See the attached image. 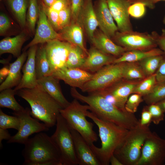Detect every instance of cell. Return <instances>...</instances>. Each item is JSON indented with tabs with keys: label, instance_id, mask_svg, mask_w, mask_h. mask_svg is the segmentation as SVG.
<instances>
[{
	"label": "cell",
	"instance_id": "11",
	"mask_svg": "<svg viewBox=\"0 0 165 165\" xmlns=\"http://www.w3.org/2000/svg\"><path fill=\"white\" fill-rule=\"evenodd\" d=\"M31 110L26 108L21 111L13 113L14 116L18 117L20 120V126L17 133L7 141V143H19L24 144L32 134L43 131H47L49 128L43 123L31 117Z\"/></svg>",
	"mask_w": 165,
	"mask_h": 165
},
{
	"label": "cell",
	"instance_id": "39",
	"mask_svg": "<svg viewBox=\"0 0 165 165\" xmlns=\"http://www.w3.org/2000/svg\"><path fill=\"white\" fill-rule=\"evenodd\" d=\"M147 107L151 115L152 122L154 124L158 125L164 120V113L158 105L153 104L148 105Z\"/></svg>",
	"mask_w": 165,
	"mask_h": 165
},
{
	"label": "cell",
	"instance_id": "28",
	"mask_svg": "<svg viewBox=\"0 0 165 165\" xmlns=\"http://www.w3.org/2000/svg\"><path fill=\"white\" fill-rule=\"evenodd\" d=\"M35 68L37 79L52 74L45 45H42L38 47V46L35 57Z\"/></svg>",
	"mask_w": 165,
	"mask_h": 165
},
{
	"label": "cell",
	"instance_id": "50",
	"mask_svg": "<svg viewBox=\"0 0 165 165\" xmlns=\"http://www.w3.org/2000/svg\"><path fill=\"white\" fill-rule=\"evenodd\" d=\"M9 72V66H6L0 70V82L2 83L8 76Z\"/></svg>",
	"mask_w": 165,
	"mask_h": 165
},
{
	"label": "cell",
	"instance_id": "13",
	"mask_svg": "<svg viewBox=\"0 0 165 165\" xmlns=\"http://www.w3.org/2000/svg\"><path fill=\"white\" fill-rule=\"evenodd\" d=\"M72 45L68 42L58 39L46 43L45 46L47 57L52 73L66 67L67 61Z\"/></svg>",
	"mask_w": 165,
	"mask_h": 165
},
{
	"label": "cell",
	"instance_id": "10",
	"mask_svg": "<svg viewBox=\"0 0 165 165\" xmlns=\"http://www.w3.org/2000/svg\"><path fill=\"white\" fill-rule=\"evenodd\" d=\"M112 39L128 51L148 50L157 46L151 34L133 30L125 32L118 31Z\"/></svg>",
	"mask_w": 165,
	"mask_h": 165
},
{
	"label": "cell",
	"instance_id": "12",
	"mask_svg": "<svg viewBox=\"0 0 165 165\" xmlns=\"http://www.w3.org/2000/svg\"><path fill=\"white\" fill-rule=\"evenodd\" d=\"M122 79L104 90L97 92L119 108L126 111L125 108L126 103L140 81H131L123 79L124 80H122Z\"/></svg>",
	"mask_w": 165,
	"mask_h": 165
},
{
	"label": "cell",
	"instance_id": "43",
	"mask_svg": "<svg viewBox=\"0 0 165 165\" xmlns=\"http://www.w3.org/2000/svg\"><path fill=\"white\" fill-rule=\"evenodd\" d=\"M84 1L71 0L72 20L79 22V17L83 5Z\"/></svg>",
	"mask_w": 165,
	"mask_h": 165
},
{
	"label": "cell",
	"instance_id": "29",
	"mask_svg": "<svg viewBox=\"0 0 165 165\" xmlns=\"http://www.w3.org/2000/svg\"><path fill=\"white\" fill-rule=\"evenodd\" d=\"M138 62H124L123 79L129 81L139 82L147 77Z\"/></svg>",
	"mask_w": 165,
	"mask_h": 165
},
{
	"label": "cell",
	"instance_id": "22",
	"mask_svg": "<svg viewBox=\"0 0 165 165\" xmlns=\"http://www.w3.org/2000/svg\"><path fill=\"white\" fill-rule=\"evenodd\" d=\"M79 21L90 41L98 27L92 0H84Z\"/></svg>",
	"mask_w": 165,
	"mask_h": 165
},
{
	"label": "cell",
	"instance_id": "41",
	"mask_svg": "<svg viewBox=\"0 0 165 165\" xmlns=\"http://www.w3.org/2000/svg\"><path fill=\"white\" fill-rule=\"evenodd\" d=\"M50 23L56 31H60L59 12L50 9L43 4L42 6Z\"/></svg>",
	"mask_w": 165,
	"mask_h": 165
},
{
	"label": "cell",
	"instance_id": "30",
	"mask_svg": "<svg viewBox=\"0 0 165 165\" xmlns=\"http://www.w3.org/2000/svg\"><path fill=\"white\" fill-rule=\"evenodd\" d=\"M7 2L20 26L26 25L28 0H7Z\"/></svg>",
	"mask_w": 165,
	"mask_h": 165
},
{
	"label": "cell",
	"instance_id": "52",
	"mask_svg": "<svg viewBox=\"0 0 165 165\" xmlns=\"http://www.w3.org/2000/svg\"><path fill=\"white\" fill-rule=\"evenodd\" d=\"M110 164L111 165H123L122 163L114 154L110 158Z\"/></svg>",
	"mask_w": 165,
	"mask_h": 165
},
{
	"label": "cell",
	"instance_id": "26",
	"mask_svg": "<svg viewBox=\"0 0 165 165\" xmlns=\"http://www.w3.org/2000/svg\"><path fill=\"white\" fill-rule=\"evenodd\" d=\"M25 34L22 33L13 37H7L0 41V54L10 53L17 58L21 54V49L26 41Z\"/></svg>",
	"mask_w": 165,
	"mask_h": 165
},
{
	"label": "cell",
	"instance_id": "44",
	"mask_svg": "<svg viewBox=\"0 0 165 165\" xmlns=\"http://www.w3.org/2000/svg\"><path fill=\"white\" fill-rule=\"evenodd\" d=\"M151 34L155 39L159 48L165 53V29L162 30L160 34L156 31H153Z\"/></svg>",
	"mask_w": 165,
	"mask_h": 165
},
{
	"label": "cell",
	"instance_id": "1",
	"mask_svg": "<svg viewBox=\"0 0 165 165\" xmlns=\"http://www.w3.org/2000/svg\"><path fill=\"white\" fill-rule=\"evenodd\" d=\"M70 93L75 99L86 103L90 111L98 118L130 130L139 123L134 114L123 111L108 101L97 92L89 93L87 96L80 93L75 88H71Z\"/></svg>",
	"mask_w": 165,
	"mask_h": 165
},
{
	"label": "cell",
	"instance_id": "6",
	"mask_svg": "<svg viewBox=\"0 0 165 165\" xmlns=\"http://www.w3.org/2000/svg\"><path fill=\"white\" fill-rule=\"evenodd\" d=\"M90 106L82 105L75 99L67 107L61 110L60 113L66 121L70 129L78 132L90 145L96 142L98 138L93 130L94 124L87 120L86 113Z\"/></svg>",
	"mask_w": 165,
	"mask_h": 165
},
{
	"label": "cell",
	"instance_id": "2",
	"mask_svg": "<svg viewBox=\"0 0 165 165\" xmlns=\"http://www.w3.org/2000/svg\"><path fill=\"white\" fill-rule=\"evenodd\" d=\"M16 95L29 104L30 114L43 122L49 128L56 125L62 106L39 84L32 88H23L17 91Z\"/></svg>",
	"mask_w": 165,
	"mask_h": 165
},
{
	"label": "cell",
	"instance_id": "60",
	"mask_svg": "<svg viewBox=\"0 0 165 165\" xmlns=\"http://www.w3.org/2000/svg\"></svg>",
	"mask_w": 165,
	"mask_h": 165
},
{
	"label": "cell",
	"instance_id": "55",
	"mask_svg": "<svg viewBox=\"0 0 165 165\" xmlns=\"http://www.w3.org/2000/svg\"><path fill=\"white\" fill-rule=\"evenodd\" d=\"M9 62L8 60L6 59H3L0 60V63L2 64H7Z\"/></svg>",
	"mask_w": 165,
	"mask_h": 165
},
{
	"label": "cell",
	"instance_id": "53",
	"mask_svg": "<svg viewBox=\"0 0 165 165\" xmlns=\"http://www.w3.org/2000/svg\"><path fill=\"white\" fill-rule=\"evenodd\" d=\"M44 5L50 8L57 0H42Z\"/></svg>",
	"mask_w": 165,
	"mask_h": 165
},
{
	"label": "cell",
	"instance_id": "59",
	"mask_svg": "<svg viewBox=\"0 0 165 165\" xmlns=\"http://www.w3.org/2000/svg\"></svg>",
	"mask_w": 165,
	"mask_h": 165
},
{
	"label": "cell",
	"instance_id": "17",
	"mask_svg": "<svg viewBox=\"0 0 165 165\" xmlns=\"http://www.w3.org/2000/svg\"><path fill=\"white\" fill-rule=\"evenodd\" d=\"M93 75L81 68L66 67L55 71L51 75L63 81L72 87L81 90L84 85L92 78Z\"/></svg>",
	"mask_w": 165,
	"mask_h": 165
},
{
	"label": "cell",
	"instance_id": "21",
	"mask_svg": "<svg viewBox=\"0 0 165 165\" xmlns=\"http://www.w3.org/2000/svg\"><path fill=\"white\" fill-rule=\"evenodd\" d=\"M88 51L85 61L81 69L89 72H96L104 66L113 64L116 58L103 53L94 46Z\"/></svg>",
	"mask_w": 165,
	"mask_h": 165
},
{
	"label": "cell",
	"instance_id": "45",
	"mask_svg": "<svg viewBox=\"0 0 165 165\" xmlns=\"http://www.w3.org/2000/svg\"><path fill=\"white\" fill-rule=\"evenodd\" d=\"M11 27L10 20L5 14L1 13L0 14V35L5 34Z\"/></svg>",
	"mask_w": 165,
	"mask_h": 165
},
{
	"label": "cell",
	"instance_id": "42",
	"mask_svg": "<svg viewBox=\"0 0 165 165\" xmlns=\"http://www.w3.org/2000/svg\"><path fill=\"white\" fill-rule=\"evenodd\" d=\"M71 6V5L59 12L60 30L68 25L71 21L72 10Z\"/></svg>",
	"mask_w": 165,
	"mask_h": 165
},
{
	"label": "cell",
	"instance_id": "54",
	"mask_svg": "<svg viewBox=\"0 0 165 165\" xmlns=\"http://www.w3.org/2000/svg\"><path fill=\"white\" fill-rule=\"evenodd\" d=\"M156 104L160 107L164 113L165 112V99Z\"/></svg>",
	"mask_w": 165,
	"mask_h": 165
},
{
	"label": "cell",
	"instance_id": "4",
	"mask_svg": "<svg viewBox=\"0 0 165 165\" xmlns=\"http://www.w3.org/2000/svg\"><path fill=\"white\" fill-rule=\"evenodd\" d=\"M22 154L24 165H62L60 152L51 137L40 132L29 138Z\"/></svg>",
	"mask_w": 165,
	"mask_h": 165
},
{
	"label": "cell",
	"instance_id": "33",
	"mask_svg": "<svg viewBox=\"0 0 165 165\" xmlns=\"http://www.w3.org/2000/svg\"><path fill=\"white\" fill-rule=\"evenodd\" d=\"M163 55L149 57L139 62L147 77L156 73L163 59Z\"/></svg>",
	"mask_w": 165,
	"mask_h": 165
},
{
	"label": "cell",
	"instance_id": "49",
	"mask_svg": "<svg viewBox=\"0 0 165 165\" xmlns=\"http://www.w3.org/2000/svg\"><path fill=\"white\" fill-rule=\"evenodd\" d=\"M11 136L7 129L0 128V147H2V141L3 140H9Z\"/></svg>",
	"mask_w": 165,
	"mask_h": 165
},
{
	"label": "cell",
	"instance_id": "16",
	"mask_svg": "<svg viewBox=\"0 0 165 165\" xmlns=\"http://www.w3.org/2000/svg\"><path fill=\"white\" fill-rule=\"evenodd\" d=\"M108 6L118 31L133 30L128 9L131 4L128 0H107Z\"/></svg>",
	"mask_w": 165,
	"mask_h": 165
},
{
	"label": "cell",
	"instance_id": "5",
	"mask_svg": "<svg viewBox=\"0 0 165 165\" xmlns=\"http://www.w3.org/2000/svg\"><path fill=\"white\" fill-rule=\"evenodd\" d=\"M151 132L149 127L142 126L139 122L136 127L129 130L114 155L123 165H136L145 141Z\"/></svg>",
	"mask_w": 165,
	"mask_h": 165
},
{
	"label": "cell",
	"instance_id": "23",
	"mask_svg": "<svg viewBox=\"0 0 165 165\" xmlns=\"http://www.w3.org/2000/svg\"><path fill=\"white\" fill-rule=\"evenodd\" d=\"M84 31L79 22L71 20L70 23L61 30L59 33L61 40L79 46L87 55L88 51L84 44Z\"/></svg>",
	"mask_w": 165,
	"mask_h": 165
},
{
	"label": "cell",
	"instance_id": "9",
	"mask_svg": "<svg viewBox=\"0 0 165 165\" xmlns=\"http://www.w3.org/2000/svg\"><path fill=\"white\" fill-rule=\"evenodd\" d=\"M165 162V140L155 132L146 138L136 165H162Z\"/></svg>",
	"mask_w": 165,
	"mask_h": 165
},
{
	"label": "cell",
	"instance_id": "37",
	"mask_svg": "<svg viewBox=\"0 0 165 165\" xmlns=\"http://www.w3.org/2000/svg\"><path fill=\"white\" fill-rule=\"evenodd\" d=\"M20 124V120L18 117L8 115L0 109V128L4 129L13 128L18 130Z\"/></svg>",
	"mask_w": 165,
	"mask_h": 165
},
{
	"label": "cell",
	"instance_id": "3",
	"mask_svg": "<svg viewBox=\"0 0 165 165\" xmlns=\"http://www.w3.org/2000/svg\"><path fill=\"white\" fill-rule=\"evenodd\" d=\"M86 117L91 119L97 126L101 146L94 144L90 145L101 165H108L116 149L123 141L129 130L114 123L101 119L94 113L88 111Z\"/></svg>",
	"mask_w": 165,
	"mask_h": 165
},
{
	"label": "cell",
	"instance_id": "35",
	"mask_svg": "<svg viewBox=\"0 0 165 165\" xmlns=\"http://www.w3.org/2000/svg\"><path fill=\"white\" fill-rule=\"evenodd\" d=\"M39 6L37 0H30L26 14V25L30 32L34 33L35 26L38 17Z\"/></svg>",
	"mask_w": 165,
	"mask_h": 165
},
{
	"label": "cell",
	"instance_id": "14",
	"mask_svg": "<svg viewBox=\"0 0 165 165\" xmlns=\"http://www.w3.org/2000/svg\"><path fill=\"white\" fill-rule=\"evenodd\" d=\"M56 39L61 40L60 34L53 28L50 23L42 7L39 6L38 20L34 37L25 47L24 49Z\"/></svg>",
	"mask_w": 165,
	"mask_h": 165
},
{
	"label": "cell",
	"instance_id": "51",
	"mask_svg": "<svg viewBox=\"0 0 165 165\" xmlns=\"http://www.w3.org/2000/svg\"><path fill=\"white\" fill-rule=\"evenodd\" d=\"M132 4L137 2H140L145 4L146 7L150 9H153L155 7L154 4L152 1V0H128Z\"/></svg>",
	"mask_w": 165,
	"mask_h": 165
},
{
	"label": "cell",
	"instance_id": "8",
	"mask_svg": "<svg viewBox=\"0 0 165 165\" xmlns=\"http://www.w3.org/2000/svg\"><path fill=\"white\" fill-rule=\"evenodd\" d=\"M124 62L105 65L94 74L81 89L88 93L104 90L123 79Z\"/></svg>",
	"mask_w": 165,
	"mask_h": 165
},
{
	"label": "cell",
	"instance_id": "48",
	"mask_svg": "<svg viewBox=\"0 0 165 165\" xmlns=\"http://www.w3.org/2000/svg\"><path fill=\"white\" fill-rule=\"evenodd\" d=\"M71 5V0H57L50 8L58 12Z\"/></svg>",
	"mask_w": 165,
	"mask_h": 165
},
{
	"label": "cell",
	"instance_id": "57",
	"mask_svg": "<svg viewBox=\"0 0 165 165\" xmlns=\"http://www.w3.org/2000/svg\"><path fill=\"white\" fill-rule=\"evenodd\" d=\"M163 24L165 25V15L164 16V17L163 19Z\"/></svg>",
	"mask_w": 165,
	"mask_h": 165
},
{
	"label": "cell",
	"instance_id": "32",
	"mask_svg": "<svg viewBox=\"0 0 165 165\" xmlns=\"http://www.w3.org/2000/svg\"><path fill=\"white\" fill-rule=\"evenodd\" d=\"M87 56L81 47L72 44L67 61L66 67L81 68L85 61Z\"/></svg>",
	"mask_w": 165,
	"mask_h": 165
},
{
	"label": "cell",
	"instance_id": "19",
	"mask_svg": "<svg viewBox=\"0 0 165 165\" xmlns=\"http://www.w3.org/2000/svg\"><path fill=\"white\" fill-rule=\"evenodd\" d=\"M78 165H101L85 139L77 131L71 129Z\"/></svg>",
	"mask_w": 165,
	"mask_h": 165
},
{
	"label": "cell",
	"instance_id": "27",
	"mask_svg": "<svg viewBox=\"0 0 165 165\" xmlns=\"http://www.w3.org/2000/svg\"><path fill=\"white\" fill-rule=\"evenodd\" d=\"M165 53L160 49L155 48L148 50H132L126 52L116 58L113 64L126 62H139L148 57L163 55Z\"/></svg>",
	"mask_w": 165,
	"mask_h": 165
},
{
	"label": "cell",
	"instance_id": "38",
	"mask_svg": "<svg viewBox=\"0 0 165 165\" xmlns=\"http://www.w3.org/2000/svg\"><path fill=\"white\" fill-rule=\"evenodd\" d=\"M142 97L141 95L135 93L130 95L125 104L126 111L134 114L137 111L140 103L144 100Z\"/></svg>",
	"mask_w": 165,
	"mask_h": 165
},
{
	"label": "cell",
	"instance_id": "18",
	"mask_svg": "<svg viewBox=\"0 0 165 165\" xmlns=\"http://www.w3.org/2000/svg\"><path fill=\"white\" fill-rule=\"evenodd\" d=\"M37 45L29 48L26 63L22 68L23 73L19 84L14 88L17 91L23 88H32L38 85L35 68V57Z\"/></svg>",
	"mask_w": 165,
	"mask_h": 165
},
{
	"label": "cell",
	"instance_id": "24",
	"mask_svg": "<svg viewBox=\"0 0 165 165\" xmlns=\"http://www.w3.org/2000/svg\"><path fill=\"white\" fill-rule=\"evenodd\" d=\"M59 80L50 75L38 79L37 82L64 108L68 107L70 102L67 100L63 94Z\"/></svg>",
	"mask_w": 165,
	"mask_h": 165
},
{
	"label": "cell",
	"instance_id": "31",
	"mask_svg": "<svg viewBox=\"0 0 165 165\" xmlns=\"http://www.w3.org/2000/svg\"><path fill=\"white\" fill-rule=\"evenodd\" d=\"M17 91L14 89L8 88L0 91V107L10 109L14 112L21 111L25 109L16 100L14 96Z\"/></svg>",
	"mask_w": 165,
	"mask_h": 165
},
{
	"label": "cell",
	"instance_id": "25",
	"mask_svg": "<svg viewBox=\"0 0 165 165\" xmlns=\"http://www.w3.org/2000/svg\"><path fill=\"white\" fill-rule=\"evenodd\" d=\"M28 57V53L23 52L13 63L9 64V72L5 80L0 86V91L16 87L20 83L22 75L21 70Z\"/></svg>",
	"mask_w": 165,
	"mask_h": 165
},
{
	"label": "cell",
	"instance_id": "20",
	"mask_svg": "<svg viewBox=\"0 0 165 165\" xmlns=\"http://www.w3.org/2000/svg\"><path fill=\"white\" fill-rule=\"evenodd\" d=\"M90 42L93 46L100 51L116 58L128 51L126 49L116 43L100 30L96 31Z\"/></svg>",
	"mask_w": 165,
	"mask_h": 165
},
{
	"label": "cell",
	"instance_id": "47",
	"mask_svg": "<svg viewBox=\"0 0 165 165\" xmlns=\"http://www.w3.org/2000/svg\"><path fill=\"white\" fill-rule=\"evenodd\" d=\"M157 82H165V53L160 66L155 73Z\"/></svg>",
	"mask_w": 165,
	"mask_h": 165
},
{
	"label": "cell",
	"instance_id": "36",
	"mask_svg": "<svg viewBox=\"0 0 165 165\" xmlns=\"http://www.w3.org/2000/svg\"><path fill=\"white\" fill-rule=\"evenodd\" d=\"M157 83L155 73L140 81L135 87L132 94H138L143 97L150 93Z\"/></svg>",
	"mask_w": 165,
	"mask_h": 165
},
{
	"label": "cell",
	"instance_id": "7",
	"mask_svg": "<svg viewBox=\"0 0 165 165\" xmlns=\"http://www.w3.org/2000/svg\"><path fill=\"white\" fill-rule=\"evenodd\" d=\"M56 125V130L51 137L60 152L62 165H78L70 129L60 113Z\"/></svg>",
	"mask_w": 165,
	"mask_h": 165
},
{
	"label": "cell",
	"instance_id": "15",
	"mask_svg": "<svg viewBox=\"0 0 165 165\" xmlns=\"http://www.w3.org/2000/svg\"><path fill=\"white\" fill-rule=\"evenodd\" d=\"M100 30L111 39L118 31L107 0H97L94 5Z\"/></svg>",
	"mask_w": 165,
	"mask_h": 165
},
{
	"label": "cell",
	"instance_id": "56",
	"mask_svg": "<svg viewBox=\"0 0 165 165\" xmlns=\"http://www.w3.org/2000/svg\"><path fill=\"white\" fill-rule=\"evenodd\" d=\"M152 2L154 4H155L157 2L160 1H165V0H152Z\"/></svg>",
	"mask_w": 165,
	"mask_h": 165
},
{
	"label": "cell",
	"instance_id": "34",
	"mask_svg": "<svg viewBox=\"0 0 165 165\" xmlns=\"http://www.w3.org/2000/svg\"><path fill=\"white\" fill-rule=\"evenodd\" d=\"M143 97L148 105L156 104L165 99V82H157L151 92Z\"/></svg>",
	"mask_w": 165,
	"mask_h": 165
},
{
	"label": "cell",
	"instance_id": "58",
	"mask_svg": "<svg viewBox=\"0 0 165 165\" xmlns=\"http://www.w3.org/2000/svg\"><path fill=\"white\" fill-rule=\"evenodd\" d=\"M1 0H0V1H1Z\"/></svg>",
	"mask_w": 165,
	"mask_h": 165
},
{
	"label": "cell",
	"instance_id": "40",
	"mask_svg": "<svg viewBox=\"0 0 165 165\" xmlns=\"http://www.w3.org/2000/svg\"><path fill=\"white\" fill-rule=\"evenodd\" d=\"M146 6L144 3L137 2L131 4L128 9V13L130 16L136 19L142 17L146 12Z\"/></svg>",
	"mask_w": 165,
	"mask_h": 165
},
{
	"label": "cell",
	"instance_id": "46",
	"mask_svg": "<svg viewBox=\"0 0 165 165\" xmlns=\"http://www.w3.org/2000/svg\"><path fill=\"white\" fill-rule=\"evenodd\" d=\"M139 121L141 126L144 127H149L152 122V118L151 115L147 106L143 108L141 113V119Z\"/></svg>",
	"mask_w": 165,
	"mask_h": 165
}]
</instances>
